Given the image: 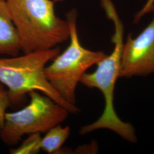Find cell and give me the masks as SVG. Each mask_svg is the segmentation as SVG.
<instances>
[{"label":"cell","instance_id":"2","mask_svg":"<svg viewBox=\"0 0 154 154\" xmlns=\"http://www.w3.org/2000/svg\"><path fill=\"white\" fill-rule=\"evenodd\" d=\"M24 54L58 47L70 38L67 20L58 16L53 0H6Z\"/></svg>","mask_w":154,"mask_h":154},{"label":"cell","instance_id":"6","mask_svg":"<svg viewBox=\"0 0 154 154\" xmlns=\"http://www.w3.org/2000/svg\"><path fill=\"white\" fill-rule=\"evenodd\" d=\"M154 73V18L135 38L130 35L122 50L119 77Z\"/></svg>","mask_w":154,"mask_h":154},{"label":"cell","instance_id":"8","mask_svg":"<svg viewBox=\"0 0 154 154\" xmlns=\"http://www.w3.org/2000/svg\"><path fill=\"white\" fill-rule=\"evenodd\" d=\"M70 134L69 126L57 125L46 132L40 142L41 149L48 154L57 153Z\"/></svg>","mask_w":154,"mask_h":154},{"label":"cell","instance_id":"1","mask_svg":"<svg viewBox=\"0 0 154 154\" xmlns=\"http://www.w3.org/2000/svg\"><path fill=\"white\" fill-rule=\"evenodd\" d=\"M105 12L114 22L115 33L112 37L114 44L110 55H107L97 64V67L91 73H85L80 80L83 85L90 88L99 89L105 99V109L99 119L93 123L82 127L81 135L98 129H109L122 138L132 143L137 142L135 131L132 125L122 121L117 116L114 105V94L116 80L119 77L122 50L123 45L124 27L114 6L108 7Z\"/></svg>","mask_w":154,"mask_h":154},{"label":"cell","instance_id":"5","mask_svg":"<svg viewBox=\"0 0 154 154\" xmlns=\"http://www.w3.org/2000/svg\"><path fill=\"white\" fill-rule=\"evenodd\" d=\"M38 91L28 94L30 102L21 110L6 112L0 138L8 146H15L25 135L46 132L67 118L69 111Z\"/></svg>","mask_w":154,"mask_h":154},{"label":"cell","instance_id":"11","mask_svg":"<svg viewBox=\"0 0 154 154\" xmlns=\"http://www.w3.org/2000/svg\"><path fill=\"white\" fill-rule=\"evenodd\" d=\"M154 1V0H147L143 8L135 15L134 20V23H137L143 17L147 15L149 13H151V7Z\"/></svg>","mask_w":154,"mask_h":154},{"label":"cell","instance_id":"10","mask_svg":"<svg viewBox=\"0 0 154 154\" xmlns=\"http://www.w3.org/2000/svg\"><path fill=\"white\" fill-rule=\"evenodd\" d=\"M10 106L11 103L8 90L0 83V130L4 126L6 110Z\"/></svg>","mask_w":154,"mask_h":154},{"label":"cell","instance_id":"4","mask_svg":"<svg viewBox=\"0 0 154 154\" xmlns=\"http://www.w3.org/2000/svg\"><path fill=\"white\" fill-rule=\"evenodd\" d=\"M66 20L70 27V44L51 64L46 66L45 74L61 98L70 105L77 106L75 91L83 75L107 55L102 51H92L82 46L78 35L75 10L67 14Z\"/></svg>","mask_w":154,"mask_h":154},{"label":"cell","instance_id":"3","mask_svg":"<svg viewBox=\"0 0 154 154\" xmlns=\"http://www.w3.org/2000/svg\"><path fill=\"white\" fill-rule=\"evenodd\" d=\"M60 53L59 48L0 58V83L8 88L11 105L21 102L29 92L41 91L60 104L70 113L79 111L77 106L67 103L48 82L45 69Z\"/></svg>","mask_w":154,"mask_h":154},{"label":"cell","instance_id":"14","mask_svg":"<svg viewBox=\"0 0 154 154\" xmlns=\"http://www.w3.org/2000/svg\"><path fill=\"white\" fill-rule=\"evenodd\" d=\"M6 1V0H0V1Z\"/></svg>","mask_w":154,"mask_h":154},{"label":"cell","instance_id":"7","mask_svg":"<svg viewBox=\"0 0 154 154\" xmlns=\"http://www.w3.org/2000/svg\"><path fill=\"white\" fill-rule=\"evenodd\" d=\"M21 50L20 37L6 1H0V54L14 57Z\"/></svg>","mask_w":154,"mask_h":154},{"label":"cell","instance_id":"9","mask_svg":"<svg viewBox=\"0 0 154 154\" xmlns=\"http://www.w3.org/2000/svg\"><path fill=\"white\" fill-rule=\"evenodd\" d=\"M41 138L40 134L39 133L29 135V137L22 142L19 147L11 149V154H34L38 153L41 150L40 147Z\"/></svg>","mask_w":154,"mask_h":154},{"label":"cell","instance_id":"13","mask_svg":"<svg viewBox=\"0 0 154 154\" xmlns=\"http://www.w3.org/2000/svg\"><path fill=\"white\" fill-rule=\"evenodd\" d=\"M54 1V2H62L64 1L65 0H53Z\"/></svg>","mask_w":154,"mask_h":154},{"label":"cell","instance_id":"12","mask_svg":"<svg viewBox=\"0 0 154 154\" xmlns=\"http://www.w3.org/2000/svg\"><path fill=\"white\" fill-rule=\"evenodd\" d=\"M151 13H152L154 14V2H153V4H152V7H151Z\"/></svg>","mask_w":154,"mask_h":154}]
</instances>
